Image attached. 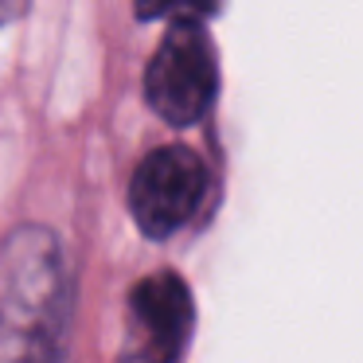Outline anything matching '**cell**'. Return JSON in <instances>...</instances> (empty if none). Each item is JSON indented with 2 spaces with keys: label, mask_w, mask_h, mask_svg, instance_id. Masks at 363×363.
<instances>
[{
  "label": "cell",
  "mask_w": 363,
  "mask_h": 363,
  "mask_svg": "<svg viewBox=\"0 0 363 363\" xmlns=\"http://www.w3.org/2000/svg\"><path fill=\"white\" fill-rule=\"evenodd\" d=\"M67 324V266L48 227H20L0 246V355H51Z\"/></svg>",
  "instance_id": "6da1fadb"
},
{
  "label": "cell",
  "mask_w": 363,
  "mask_h": 363,
  "mask_svg": "<svg viewBox=\"0 0 363 363\" xmlns=\"http://www.w3.org/2000/svg\"><path fill=\"white\" fill-rule=\"evenodd\" d=\"M219 94V59L203 20H172L145 67V98L152 113L184 129L203 121Z\"/></svg>",
  "instance_id": "7a4b0ae2"
},
{
  "label": "cell",
  "mask_w": 363,
  "mask_h": 363,
  "mask_svg": "<svg viewBox=\"0 0 363 363\" xmlns=\"http://www.w3.org/2000/svg\"><path fill=\"white\" fill-rule=\"evenodd\" d=\"M207 196V164L184 145H164L137 164L129 180V215L145 238H172Z\"/></svg>",
  "instance_id": "3957f363"
},
{
  "label": "cell",
  "mask_w": 363,
  "mask_h": 363,
  "mask_svg": "<svg viewBox=\"0 0 363 363\" xmlns=\"http://www.w3.org/2000/svg\"><path fill=\"white\" fill-rule=\"evenodd\" d=\"M129 313H133L137 328L145 336V347H141L145 355L176 359L188 347L191 324H196V305H191L184 277L168 274V269L141 277L129 293Z\"/></svg>",
  "instance_id": "277c9868"
},
{
  "label": "cell",
  "mask_w": 363,
  "mask_h": 363,
  "mask_svg": "<svg viewBox=\"0 0 363 363\" xmlns=\"http://www.w3.org/2000/svg\"><path fill=\"white\" fill-rule=\"evenodd\" d=\"M223 0H133L137 20H207L219 12Z\"/></svg>",
  "instance_id": "5b68a950"
},
{
  "label": "cell",
  "mask_w": 363,
  "mask_h": 363,
  "mask_svg": "<svg viewBox=\"0 0 363 363\" xmlns=\"http://www.w3.org/2000/svg\"><path fill=\"white\" fill-rule=\"evenodd\" d=\"M24 12H28V0H0V28L24 20Z\"/></svg>",
  "instance_id": "8992f818"
}]
</instances>
